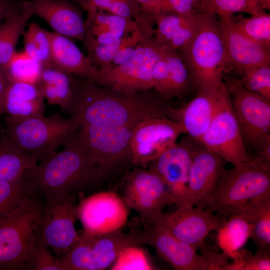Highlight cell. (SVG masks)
Wrapping results in <instances>:
<instances>
[{
    "label": "cell",
    "instance_id": "obj_41",
    "mask_svg": "<svg viewBox=\"0 0 270 270\" xmlns=\"http://www.w3.org/2000/svg\"><path fill=\"white\" fill-rule=\"evenodd\" d=\"M240 74V80L246 88L270 100V66L248 69Z\"/></svg>",
    "mask_w": 270,
    "mask_h": 270
},
{
    "label": "cell",
    "instance_id": "obj_17",
    "mask_svg": "<svg viewBox=\"0 0 270 270\" xmlns=\"http://www.w3.org/2000/svg\"><path fill=\"white\" fill-rule=\"evenodd\" d=\"M222 220L206 209L186 205L174 212H162L153 222L198 248L210 232L216 230Z\"/></svg>",
    "mask_w": 270,
    "mask_h": 270
},
{
    "label": "cell",
    "instance_id": "obj_21",
    "mask_svg": "<svg viewBox=\"0 0 270 270\" xmlns=\"http://www.w3.org/2000/svg\"><path fill=\"white\" fill-rule=\"evenodd\" d=\"M198 90L192 100L180 109H174L172 119L182 124L185 134L199 142L228 92L224 84Z\"/></svg>",
    "mask_w": 270,
    "mask_h": 270
},
{
    "label": "cell",
    "instance_id": "obj_27",
    "mask_svg": "<svg viewBox=\"0 0 270 270\" xmlns=\"http://www.w3.org/2000/svg\"><path fill=\"white\" fill-rule=\"evenodd\" d=\"M32 16L27 0H22L0 25V66L6 70L17 52L18 40Z\"/></svg>",
    "mask_w": 270,
    "mask_h": 270
},
{
    "label": "cell",
    "instance_id": "obj_18",
    "mask_svg": "<svg viewBox=\"0 0 270 270\" xmlns=\"http://www.w3.org/2000/svg\"><path fill=\"white\" fill-rule=\"evenodd\" d=\"M225 48L226 66L239 74L252 68L270 66V48L248 38L230 16H218Z\"/></svg>",
    "mask_w": 270,
    "mask_h": 270
},
{
    "label": "cell",
    "instance_id": "obj_25",
    "mask_svg": "<svg viewBox=\"0 0 270 270\" xmlns=\"http://www.w3.org/2000/svg\"><path fill=\"white\" fill-rule=\"evenodd\" d=\"M195 14L185 16L174 13H161L154 17L156 28L154 36L160 44L176 52L187 46L197 28Z\"/></svg>",
    "mask_w": 270,
    "mask_h": 270
},
{
    "label": "cell",
    "instance_id": "obj_2",
    "mask_svg": "<svg viewBox=\"0 0 270 270\" xmlns=\"http://www.w3.org/2000/svg\"><path fill=\"white\" fill-rule=\"evenodd\" d=\"M39 162L23 175L34 194H78L102 182L90 166L76 132L62 150Z\"/></svg>",
    "mask_w": 270,
    "mask_h": 270
},
{
    "label": "cell",
    "instance_id": "obj_5",
    "mask_svg": "<svg viewBox=\"0 0 270 270\" xmlns=\"http://www.w3.org/2000/svg\"><path fill=\"white\" fill-rule=\"evenodd\" d=\"M197 28L190 43L179 52L198 90L224 84L226 58L218 16L208 12L196 14Z\"/></svg>",
    "mask_w": 270,
    "mask_h": 270
},
{
    "label": "cell",
    "instance_id": "obj_52",
    "mask_svg": "<svg viewBox=\"0 0 270 270\" xmlns=\"http://www.w3.org/2000/svg\"><path fill=\"white\" fill-rule=\"evenodd\" d=\"M2 131L0 130V135L2 134Z\"/></svg>",
    "mask_w": 270,
    "mask_h": 270
},
{
    "label": "cell",
    "instance_id": "obj_15",
    "mask_svg": "<svg viewBox=\"0 0 270 270\" xmlns=\"http://www.w3.org/2000/svg\"><path fill=\"white\" fill-rule=\"evenodd\" d=\"M196 142L188 135L184 137L147 166L161 178L178 208L186 205L188 180Z\"/></svg>",
    "mask_w": 270,
    "mask_h": 270
},
{
    "label": "cell",
    "instance_id": "obj_38",
    "mask_svg": "<svg viewBox=\"0 0 270 270\" xmlns=\"http://www.w3.org/2000/svg\"><path fill=\"white\" fill-rule=\"evenodd\" d=\"M112 270H152L154 267L142 246L124 248L110 267Z\"/></svg>",
    "mask_w": 270,
    "mask_h": 270
},
{
    "label": "cell",
    "instance_id": "obj_32",
    "mask_svg": "<svg viewBox=\"0 0 270 270\" xmlns=\"http://www.w3.org/2000/svg\"><path fill=\"white\" fill-rule=\"evenodd\" d=\"M168 74L164 100L181 97L190 89L192 82L190 73L178 52L166 47Z\"/></svg>",
    "mask_w": 270,
    "mask_h": 270
},
{
    "label": "cell",
    "instance_id": "obj_37",
    "mask_svg": "<svg viewBox=\"0 0 270 270\" xmlns=\"http://www.w3.org/2000/svg\"><path fill=\"white\" fill-rule=\"evenodd\" d=\"M135 30L104 44L86 46V56L91 64L98 71L106 69L118 52L132 39Z\"/></svg>",
    "mask_w": 270,
    "mask_h": 270
},
{
    "label": "cell",
    "instance_id": "obj_9",
    "mask_svg": "<svg viewBox=\"0 0 270 270\" xmlns=\"http://www.w3.org/2000/svg\"><path fill=\"white\" fill-rule=\"evenodd\" d=\"M165 50L166 46L154 38V32H150L140 42L132 54L124 64L98 71L94 82L126 94L153 89L152 71Z\"/></svg>",
    "mask_w": 270,
    "mask_h": 270
},
{
    "label": "cell",
    "instance_id": "obj_11",
    "mask_svg": "<svg viewBox=\"0 0 270 270\" xmlns=\"http://www.w3.org/2000/svg\"><path fill=\"white\" fill-rule=\"evenodd\" d=\"M121 196L141 224L153 222L174 200L160 176L147 168L134 166L125 174Z\"/></svg>",
    "mask_w": 270,
    "mask_h": 270
},
{
    "label": "cell",
    "instance_id": "obj_24",
    "mask_svg": "<svg viewBox=\"0 0 270 270\" xmlns=\"http://www.w3.org/2000/svg\"><path fill=\"white\" fill-rule=\"evenodd\" d=\"M53 64L84 80L94 82L98 70L72 39L55 32H50Z\"/></svg>",
    "mask_w": 270,
    "mask_h": 270
},
{
    "label": "cell",
    "instance_id": "obj_14",
    "mask_svg": "<svg viewBox=\"0 0 270 270\" xmlns=\"http://www.w3.org/2000/svg\"><path fill=\"white\" fill-rule=\"evenodd\" d=\"M184 133L182 124L169 118H152L137 124L132 129L130 140L133 166L147 168Z\"/></svg>",
    "mask_w": 270,
    "mask_h": 270
},
{
    "label": "cell",
    "instance_id": "obj_40",
    "mask_svg": "<svg viewBox=\"0 0 270 270\" xmlns=\"http://www.w3.org/2000/svg\"><path fill=\"white\" fill-rule=\"evenodd\" d=\"M33 194L23 176L18 180L0 182V218L26 197Z\"/></svg>",
    "mask_w": 270,
    "mask_h": 270
},
{
    "label": "cell",
    "instance_id": "obj_13",
    "mask_svg": "<svg viewBox=\"0 0 270 270\" xmlns=\"http://www.w3.org/2000/svg\"><path fill=\"white\" fill-rule=\"evenodd\" d=\"M199 142L224 161L234 166L251 161L228 95L218 106Z\"/></svg>",
    "mask_w": 270,
    "mask_h": 270
},
{
    "label": "cell",
    "instance_id": "obj_1",
    "mask_svg": "<svg viewBox=\"0 0 270 270\" xmlns=\"http://www.w3.org/2000/svg\"><path fill=\"white\" fill-rule=\"evenodd\" d=\"M78 78L69 112L78 124L132 128L150 118L172 119L174 108L154 90L126 94Z\"/></svg>",
    "mask_w": 270,
    "mask_h": 270
},
{
    "label": "cell",
    "instance_id": "obj_19",
    "mask_svg": "<svg viewBox=\"0 0 270 270\" xmlns=\"http://www.w3.org/2000/svg\"><path fill=\"white\" fill-rule=\"evenodd\" d=\"M145 244L152 246L174 270H206L207 264L197 248L178 239L154 222L142 224Z\"/></svg>",
    "mask_w": 270,
    "mask_h": 270
},
{
    "label": "cell",
    "instance_id": "obj_44",
    "mask_svg": "<svg viewBox=\"0 0 270 270\" xmlns=\"http://www.w3.org/2000/svg\"><path fill=\"white\" fill-rule=\"evenodd\" d=\"M207 264L206 270H226L230 258L224 252H216L204 241L198 247Z\"/></svg>",
    "mask_w": 270,
    "mask_h": 270
},
{
    "label": "cell",
    "instance_id": "obj_46",
    "mask_svg": "<svg viewBox=\"0 0 270 270\" xmlns=\"http://www.w3.org/2000/svg\"><path fill=\"white\" fill-rule=\"evenodd\" d=\"M120 0H82L80 5L88 12L102 10L114 14Z\"/></svg>",
    "mask_w": 270,
    "mask_h": 270
},
{
    "label": "cell",
    "instance_id": "obj_34",
    "mask_svg": "<svg viewBox=\"0 0 270 270\" xmlns=\"http://www.w3.org/2000/svg\"><path fill=\"white\" fill-rule=\"evenodd\" d=\"M44 68L24 51L16 52L8 65L6 72L10 80L37 84Z\"/></svg>",
    "mask_w": 270,
    "mask_h": 270
},
{
    "label": "cell",
    "instance_id": "obj_3",
    "mask_svg": "<svg viewBox=\"0 0 270 270\" xmlns=\"http://www.w3.org/2000/svg\"><path fill=\"white\" fill-rule=\"evenodd\" d=\"M42 195L30 194L0 218V270H28L38 240Z\"/></svg>",
    "mask_w": 270,
    "mask_h": 270
},
{
    "label": "cell",
    "instance_id": "obj_12",
    "mask_svg": "<svg viewBox=\"0 0 270 270\" xmlns=\"http://www.w3.org/2000/svg\"><path fill=\"white\" fill-rule=\"evenodd\" d=\"M246 149L258 150L270 138V100L248 90L240 79L224 83Z\"/></svg>",
    "mask_w": 270,
    "mask_h": 270
},
{
    "label": "cell",
    "instance_id": "obj_53",
    "mask_svg": "<svg viewBox=\"0 0 270 270\" xmlns=\"http://www.w3.org/2000/svg\"><path fill=\"white\" fill-rule=\"evenodd\" d=\"M201 0V2H202V1L203 0Z\"/></svg>",
    "mask_w": 270,
    "mask_h": 270
},
{
    "label": "cell",
    "instance_id": "obj_33",
    "mask_svg": "<svg viewBox=\"0 0 270 270\" xmlns=\"http://www.w3.org/2000/svg\"><path fill=\"white\" fill-rule=\"evenodd\" d=\"M24 52L44 68L54 66L52 56L50 32L35 22L28 24L23 34Z\"/></svg>",
    "mask_w": 270,
    "mask_h": 270
},
{
    "label": "cell",
    "instance_id": "obj_16",
    "mask_svg": "<svg viewBox=\"0 0 270 270\" xmlns=\"http://www.w3.org/2000/svg\"><path fill=\"white\" fill-rule=\"evenodd\" d=\"M128 209L118 194L102 191L81 200L78 204L77 217L83 230L104 234L120 230L126 224Z\"/></svg>",
    "mask_w": 270,
    "mask_h": 270
},
{
    "label": "cell",
    "instance_id": "obj_28",
    "mask_svg": "<svg viewBox=\"0 0 270 270\" xmlns=\"http://www.w3.org/2000/svg\"><path fill=\"white\" fill-rule=\"evenodd\" d=\"M236 214L252 224L256 250L270 252V192L250 200Z\"/></svg>",
    "mask_w": 270,
    "mask_h": 270
},
{
    "label": "cell",
    "instance_id": "obj_4",
    "mask_svg": "<svg viewBox=\"0 0 270 270\" xmlns=\"http://www.w3.org/2000/svg\"><path fill=\"white\" fill-rule=\"evenodd\" d=\"M5 136L20 151L33 156L38 161L44 160L64 146L76 134L78 119L64 118L59 113L44 114L22 119L5 116Z\"/></svg>",
    "mask_w": 270,
    "mask_h": 270
},
{
    "label": "cell",
    "instance_id": "obj_42",
    "mask_svg": "<svg viewBox=\"0 0 270 270\" xmlns=\"http://www.w3.org/2000/svg\"><path fill=\"white\" fill-rule=\"evenodd\" d=\"M28 270H64L60 259L38 240L30 260Z\"/></svg>",
    "mask_w": 270,
    "mask_h": 270
},
{
    "label": "cell",
    "instance_id": "obj_39",
    "mask_svg": "<svg viewBox=\"0 0 270 270\" xmlns=\"http://www.w3.org/2000/svg\"><path fill=\"white\" fill-rule=\"evenodd\" d=\"M232 262L229 263L226 270H270V252L256 250L251 252L240 249L232 258Z\"/></svg>",
    "mask_w": 270,
    "mask_h": 270
},
{
    "label": "cell",
    "instance_id": "obj_48",
    "mask_svg": "<svg viewBox=\"0 0 270 270\" xmlns=\"http://www.w3.org/2000/svg\"><path fill=\"white\" fill-rule=\"evenodd\" d=\"M19 2L12 0H0V25L10 13L18 6Z\"/></svg>",
    "mask_w": 270,
    "mask_h": 270
},
{
    "label": "cell",
    "instance_id": "obj_10",
    "mask_svg": "<svg viewBox=\"0 0 270 270\" xmlns=\"http://www.w3.org/2000/svg\"><path fill=\"white\" fill-rule=\"evenodd\" d=\"M44 204L38 228V238L58 257L64 256L77 242V194L42 196Z\"/></svg>",
    "mask_w": 270,
    "mask_h": 270
},
{
    "label": "cell",
    "instance_id": "obj_49",
    "mask_svg": "<svg viewBox=\"0 0 270 270\" xmlns=\"http://www.w3.org/2000/svg\"><path fill=\"white\" fill-rule=\"evenodd\" d=\"M8 83L6 70L0 66V114H2L3 100Z\"/></svg>",
    "mask_w": 270,
    "mask_h": 270
},
{
    "label": "cell",
    "instance_id": "obj_51",
    "mask_svg": "<svg viewBox=\"0 0 270 270\" xmlns=\"http://www.w3.org/2000/svg\"><path fill=\"white\" fill-rule=\"evenodd\" d=\"M72 0L80 6L82 0Z\"/></svg>",
    "mask_w": 270,
    "mask_h": 270
},
{
    "label": "cell",
    "instance_id": "obj_7",
    "mask_svg": "<svg viewBox=\"0 0 270 270\" xmlns=\"http://www.w3.org/2000/svg\"><path fill=\"white\" fill-rule=\"evenodd\" d=\"M132 128L78 124L76 135L90 166L102 182L126 173L134 166L130 148Z\"/></svg>",
    "mask_w": 270,
    "mask_h": 270
},
{
    "label": "cell",
    "instance_id": "obj_8",
    "mask_svg": "<svg viewBox=\"0 0 270 270\" xmlns=\"http://www.w3.org/2000/svg\"><path fill=\"white\" fill-rule=\"evenodd\" d=\"M144 244L140 230L124 232L120 230L104 234L82 230L77 242L60 258L64 270H104L112 266L124 248Z\"/></svg>",
    "mask_w": 270,
    "mask_h": 270
},
{
    "label": "cell",
    "instance_id": "obj_22",
    "mask_svg": "<svg viewBox=\"0 0 270 270\" xmlns=\"http://www.w3.org/2000/svg\"><path fill=\"white\" fill-rule=\"evenodd\" d=\"M32 16L44 20L54 32L84 44L86 20L81 10L68 0H27Z\"/></svg>",
    "mask_w": 270,
    "mask_h": 270
},
{
    "label": "cell",
    "instance_id": "obj_31",
    "mask_svg": "<svg viewBox=\"0 0 270 270\" xmlns=\"http://www.w3.org/2000/svg\"><path fill=\"white\" fill-rule=\"evenodd\" d=\"M87 13L86 34L106 33L116 39L123 38L136 30L142 16L134 20L102 10Z\"/></svg>",
    "mask_w": 270,
    "mask_h": 270
},
{
    "label": "cell",
    "instance_id": "obj_45",
    "mask_svg": "<svg viewBox=\"0 0 270 270\" xmlns=\"http://www.w3.org/2000/svg\"><path fill=\"white\" fill-rule=\"evenodd\" d=\"M165 52L156 64L153 71V89L163 99L165 94L168 74V64Z\"/></svg>",
    "mask_w": 270,
    "mask_h": 270
},
{
    "label": "cell",
    "instance_id": "obj_43",
    "mask_svg": "<svg viewBox=\"0 0 270 270\" xmlns=\"http://www.w3.org/2000/svg\"><path fill=\"white\" fill-rule=\"evenodd\" d=\"M202 12L200 0H160L159 14L174 13L190 16Z\"/></svg>",
    "mask_w": 270,
    "mask_h": 270
},
{
    "label": "cell",
    "instance_id": "obj_23",
    "mask_svg": "<svg viewBox=\"0 0 270 270\" xmlns=\"http://www.w3.org/2000/svg\"><path fill=\"white\" fill-rule=\"evenodd\" d=\"M44 100L37 84L8 80L2 114L15 119L42 115L45 110Z\"/></svg>",
    "mask_w": 270,
    "mask_h": 270
},
{
    "label": "cell",
    "instance_id": "obj_50",
    "mask_svg": "<svg viewBox=\"0 0 270 270\" xmlns=\"http://www.w3.org/2000/svg\"><path fill=\"white\" fill-rule=\"evenodd\" d=\"M260 7L264 10H270V0H256Z\"/></svg>",
    "mask_w": 270,
    "mask_h": 270
},
{
    "label": "cell",
    "instance_id": "obj_6",
    "mask_svg": "<svg viewBox=\"0 0 270 270\" xmlns=\"http://www.w3.org/2000/svg\"><path fill=\"white\" fill-rule=\"evenodd\" d=\"M225 169L206 210L222 219L236 214L252 198L270 192V166L252 158Z\"/></svg>",
    "mask_w": 270,
    "mask_h": 270
},
{
    "label": "cell",
    "instance_id": "obj_29",
    "mask_svg": "<svg viewBox=\"0 0 270 270\" xmlns=\"http://www.w3.org/2000/svg\"><path fill=\"white\" fill-rule=\"evenodd\" d=\"M38 163L32 155L12 145L5 136H0V182L21 178L29 168Z\"/></svg>",
    "mask_w": 270,
    "mask_h": 270
},
{
    "label": "cell",
    "instance_id": "obj_26",
    "mask_svg": "<svg viewBox=\"0 0 270 270\" xmlns=\"http://www.w3.org/2000/svg\"><path fill=\"white\" fill-rule=\"evenodd\" d=\"M56 66L44 68L37 85L48 103L69 112L73 102L76 78Z\"/></svg>",
    "mask_w": 270,
    "mask_h": 270
},
{
    "label": "cell",
    "instance_id": "obj_47",
    "mask_svg": "<svg viewBox=\"0 0 270 270\" xmlns=\"http://www.w3.org/2000/svg\"><path fill=\"white\" fill-rule=\"evenodd\" d=\"M140 4L142 12L154 18L159 14L160 0H132Z\"/></svg>",
    "mask_w": 270,
    "mask_h": 270
},
{
    "label": "cell",
    "instance_id": "obj_35",
    "mask_svg": "<svg viewBox=\"0 0 270 270\" xmlns=\"http://www.w3.org/2000/svg\"><path fill=\"white\" fill-rule=\"evenodd\" d=\"M238 28L252 40L270 48V14L230 16Z\"/></svg>",
    "mask_w": 270,
    "mask_h": 270
},
{
    "label": "cell",
    "instance_id": "obj_30",
    "mask_svg": "<svg viewBox=\"0 0 270 270\" xmlns=\"http://www.w3.org/2000/svg\"><path fill=\"white\" fill-rule=\"evenodd\" d=\"M218 245L231 258L245 244L252 230V226L238 214L222 219L216 228Z\"/></svg>",
    "mask_w": 270,
    "mask_h": 270
},
{
    "label": "cell",
    "instance_id": "obj_36",
    "mask_svg": "<svg viewBox=\"0 0 270 270\" xmlns=\"http://www.w3.org/2000/svg\"><path fill=\"white\" fill-rule=\"evenodd\" d=\"M202 12L220 16H231L236 13L260 15L266 13L256 0H203Z\"/></svg>",
    "mask_w": 270,
    "mask_h": 270
},
{
    "label": "cell",
    "instance_id": "obj_20",
    "mask_svg": "<svg viewBox=\"0 0 270 270\" xmlns=\"http://www.w3.org/2000/svg\"><path fill=\"white\" fill-rule=\"evenodd\" d=\"M197 144L190 170L186 205L204 209L225 167L219 156L200 142Z\"/></svg>",
    "mask_w": 270,
    "mask_h": 270
}]
</instances>
